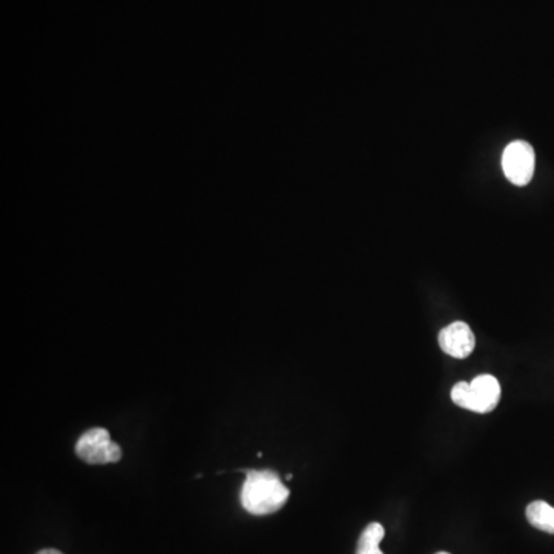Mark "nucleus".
Here are the masks:
<instances>
[{"label": "nucleus", "mask_w": 554, "mask_h": 554, "mask_svg": "<svg viewBox=\"0 0 554 554\" xmlns=\"http://www.w3.org/2000/svg\"><path fill=\"white\" fill-rule=\"evenodd\" d=\"M244 485L241 490V504L254 516H267L276 513L287 504L290 490L285 487L279 474L271 470L245 471Z\"/></svg>", "instance_id": "nucleus-1"}, {"label": "nucleus", "mask_w": 554, "mask_h": 554, "mask_svg": "<svg viewBox=\"0 0 554 554\" xmlns=\"http://www.w3.org/2000/svg\"><path fill=\"white\" fill-rule=\"evenodd\" d=\"M451 399L465 410L490 413L501 402V384L491 374H481L471 382L462 381L454 385Z\"/></svg>", "instance_id": "nucleus-2"}, {"label": "nucleus", "mask_w": 554, "mask_h": 554, "mask_svg": "<svg viewBox=\"0 0 554 554\" xmlns=\"http://www.w3.org/2000/svg\"><path fill=\"white\" fill-rule=\"evenodd\" d=\"M76 454L77 458L90 465L113 464L122 459L121 447L111 441L110 433L105 428L85 431L77 441Z\"/></svg>", "instance_id": "nucleus-3"}, {"label": "nucleus", "mask_w": 554, "mask_h": 554, "mask_svg": "<svg viewBox=\"0 0 554 554\" xmlns=\"http://www.w3.org/2000/svg\"><path fill=\"white\" fill-rule=\"evenodd\" d=\"M534 164H536V156H534L533 147L528 142H511L505 148L504 156H502V168H504L505 177L511 184L518 185V187L530 184L533 179Z\"/></svg>", "instance_id": "nucleus-4"}, {"label": "nucleus", "mask_w": 554, "mask_h": 554, "mask_svg": "<svg viewBox=\"0 0 554 554\" xmlns=\"http://www.w3.org/2000/svg\"><path fill=\"white\" fill-rule=\"evenodd\" d=\"M439 345L451 358L465 359L473 353L476 338L465 322H453L439 333Z\"/></svg>", "instance_id": "nucleus-5"}, {"label": "nucleus", "mask_w": 554, "mask_h": 554, "mask_svg": "<svg viewBox=\"0 0 554 554\" xmlns=\"http://www.w3.org/2000/svg\"><path fill=\"white\" fill-rule=\"evenodd\" d=\"M527 519L534 528L554 534V507L544 501L531 502L527 507Z\"/></svg>", "instance_id": "nucleus-6"}, {"label": "nucleus", "mask_w": 554, "mask_h": 554, "mask_svg": "<svg viewBox=\"0 0 554 554\" xmlns=\"http://www.w3.org/2000/svg\"><path fill=\"white\" fill-rule=\"evenodd\" d=\"M385 530L379 522H371L370 525L365 527L362 531L361 538H359L358 548H356V554H384L382 553L381 545L382 539H384Z\"/></svg>", "instance_id": "nucleus-7"}, {"label": "nucleus", "mask_w": 554, "mask_h": 554, "mask_svg": "<svg viewBox=\"0 0 554 554\" xmlns=\"http://www.w3.org/2000/svg\"><path fill=\"white\" fill-rule=\"evenodd\" d=\"M36 554H64L62 551L54 550V548H45V550L39 551V553Z\"/></svg>", "instance_id": "nucleus-8"}, {"label": "nucleus", "mask_w": 554, "mask_h": 554, "mask_svg": "<svg viewBox=\"0 0 554 554\" xmlns=\"http://www.w3.org/2000/svg\"><path fill=\"white\" fill-rule=\"evenodd\" d=\"M436 554H450V553H445V551H441V553H436Z\"/></svg>", "instance_id": "nucleus-9"}]
</instances>
